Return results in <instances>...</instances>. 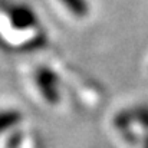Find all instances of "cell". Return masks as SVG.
<instances>
[{"label": "cell", "instance_id": "cell-1", "mask_svg": "<svg viewBox=\"0 0 148 148\" xmlns=\"http://www.w3.org/2000/svg\"><path fill=\"white\" fill-rule=\"evenodd\" d=\"M35 84L40 92V97L48 103H58L60 101L59 91V76L48 66H39L35 73Z\"/></svg>", "mask_w": 148, "mask_h": 148}, {"label": "cell", "instance_id": "cell-2", "mask_svg": "<svg viewBox=\"0 0 148 148\" xmlns=\"http://www.w3.org/2000/svg\"><path fill=\"white\" fill-rule=\"evenodd\" d=\"M6 16L16 30H27L35 27L39 20L36 13L27 4H12L6 7Z\"/></svg>", "mask_w": 148, "mask_h": 148}, {"label": "cell", "instance_id": "cell-3", "mask_svg": "<svg viewBox=\"0 0 148 148\" xmlns=\"http://www.w3.org/2000/svg\"><path fill=\"white\" fill-rule=\"evenodd\" d=\"M132 122L141 124L143 127L148 128V105H138V106L122 109L121 112L115 115V119H114L115 127L122 131L128 130Z\"/></svg>", "mask_w": 148, "mask_h": 148}, {"label": "cell", "instance_id": "cell-4", "mask_svg": "<svg viewBox=\"0 0 148 148\" xmlns=\"http://www.w3.org/2000/svg\"><path fill=\"white\" fill-rule=\"evenodd\" d=\"M22 119V114L16 109H1L0 111V135L12 130Z\"/></svg>", "mask_w": 148, "mask_h": 148}, {"label": "cell", "instance_id": "cell-5", "mask_svg": "<svg viewBox=\"0 0 148 148\" xmlns=\"http://www.w3.org/2000/svg\"><path fill=\"white\" fill-rule=\"evenodd\" d=\"M60 3L68 9V12L76 17V19H84L89 14V3L88 0H60Z\"/></svg>", "mask_w": 148, "mask_h": 148}, {"label": "cell", "instance_id": "cell-6", "mask_svg": "<svg viewBox=\"0 0 148 148\" xmlns=\"http://www.w3.org/2000/svg\"><path fill=\"white\" fill-rule=\"evenodd\" d=\"M144 148H148V138L144 141Z\"/></svg>", "mask_w": 148, "mask_h": 148}]
</instances>
